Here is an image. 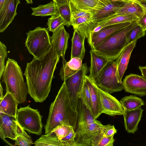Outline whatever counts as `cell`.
Instances as JSON below:
<instances>
[{
  "label": "cell",
  "instance_id": "6da1fadb",
  "mask_svg": "<svg viewBox=\"0 0 146 146\" xmlns=\"http://www.w3.org/2000/svg\"><path fill=\"white\" fill-rule=\"evenodd\" d=\"M59 59L52 46L42 56L27 63L24 74L28 93L35 102H42L48 96Z\"/></svg>",
  "mask_w": 146,
  "mask_h": 146
},
{
  "label": "cell",
  "instance_id": "7a4b0ae2",
  "mask_svg": "<svg viewBox=\"0 0 146 146\" xmlns=\"http://www.w3.org/2000/svg\"><path fill=\"white\" fill-rule=\"evenodd\" d=\"M69 98L65 81H64L54 101L51 104L46 125L45 134L58 126L70 125Z\"/></svg>",
  "mask_w": 146,
  "mask_h": 146
},
{
  "label": "cell",
  "instance_id": "3957f363",
  "mask_svg": "<svg viewBox=\"0 0 146 146\" xmlns=\"http://www.w3.org/2000/svg\"><path fill=\"white\" fill-rule=\"evenodd\" d=\"M2 77L6 92L10 93L19 104L25 102L28 93V88L21 68L16 61L8 58Z\"/></svg>",
  "mask_w": 146,
  "mask_h": 146
},
{
  "label": "cell",
  "instance_id": "277c9868",
  "mask_svg": "<svg viewBox=\"0 0 146 146\" xmlns=\"http://www.w3.org/2000/svg\"><path fill=\"white\" fill-rule=\"evenodd\" d=\"M137 21L115 33L92 50L110 61H114L119 57L125 47L127 37L137 24Z\"/></svg>",
  "mask_w": 146,
  "mask_h": 146
},
{
  "label": "cell",
  "instance_id": "5b68a950",
  "mask_svg": "<svg viewBox=\"0 0 146 146\" xmlns=\"http://www.w3.org/2000/svg\"><path fill=\"white\" fill-rule=\"evenodd\" d=\"M49 31L47 28L38 27L27 33L25 46L33 58L42 56L51 48Z\"/></svg>",
  "mask_w": 146,
  "mask_h": 146
},
{
  "label": "cell",
  "instance_id": "8992f818",
  "mask_svg": "<svg viewBox=\"0 0 146 146\" xmlns=\"http://www.w3.org/2000/svg\"><path fill=\"white\" fill-rule=\"evenodd\" d=\"M42 117L38 110L28 105L18 109L16 118L21 126L28 133L40 135L43 128Z\"/></svg>",
  "mask_w": 146,
  "mask_h": 146
},
{
  "label": "cell",
  "instance_id": "52a82bcc",
  "mask_svg": "<svg viewBox=\"0 0 146 146\" xmlns=\"http://www.w3.org/2000/svg\"><path fill=\"white\" fill-rule=\"evenodd\" d=\"M94 81L99 88L110 94L123 89L122 83H119L117 79L115 61H110Z\"/></svg>",
  "mask_w": 146,
  "mask_h": 146
},
{
  "label": "cell",
  "instance_id": "ba28073f",
  "mask_svg": "<svg viewBox=\"0 0 146 146\" xmlns=\"http://www.w3.org/2000/svg\"><path fill=\"white\" fill-rule=\"evenodd\" d=\"M104 126L98 121L76 133V146H98L103 136L101 130Z\"/></svg>",
  "mask_w": 146,
  "mask_h": 146
},
{
  "label": "cell",
  "instance_id": "9c48e42d",
  "mask_svg": "<svg viewBox=\"0 0 146 146\" xmlns=\"http://www.w3.org/2000/svg\"><path fill=\"white\" fill-rule=\"evenodd\" d=\"M71 25L74 29H77L86 38L96 26L92 15L87 11L78 10L71 5Z\"/></svg>",
  "mask_w": 146,
  "mask_h": 146
},
{
  "label": "cell",
  "instance_id": "30bf717a",
  "mask_svg": "<svg viewBox=\"0 0 146 146\" xmlns=\"http://www.w3.org/2000/svg\"><path fill=\"white\" fill-rule=\"evenodd\" d=\"M132 23L127 22L109 25L103 27L98 32H90L87 38L88 42L91 50H94L108 38L116 32L127 27Z\"/></svg>",
  "mask_w": 146,
  "mask_h": 146
},
{
  "label": "cell",
  "instance_id": "8fae6325",
  "mask_svg": "<svg viewBox=\"0 0 146 146\" xmlns=\"http://www.w3.org/2000/svg\"><path fill=\"white\" fill-rule=\"evenodd\" d=\"M126 3L110 0H98L96 6L89 12L92 15L96 24L115 13Z\"/></svg>",
  "mask_w": 146,
  "mask_h": 146
},
{
  "label": "cell",
  "instance_id": "7c38bea8",
  "mask_svg": "<svg viewBox=\"0 0 146 146\" xmlns=\"http://www.w3.org/2000/svg\"><path fill=\"white\" fill-rule=\"evenodd\" d=\"M23 129L16 118L0 112V135L3 137L15 140Z\"/></svg>",
  "mask_w": 146,
  "mask_h": 146
},
{
  "label": "cell",
  "instance_id": "4fadbf2b",
  "mask_svg": "<svg viewBox=\"0 0 146 146\" xmlns=\"http://www.w3.org/2000/svg\"><path fill=\"white\" fill-rule=\"evenodd\" d=\"M98 121L95 119L92 110L88 106L82 89L78 99V125L76 133Z\"/></svg>",
  "mask_w": 146,
  "mask_h": 146
},
{
  "label": "cell",
  "instance_id": "5bb4252c",
  "mask_svg": "<svg viewBox=\"0 0 146 146\" xmlns=\"http://www.w3.org/2000/svg\"><path fill=\"white\" fill-rule=\"evenodd\" d=\"M122 84L126 92L140 97L146 95V79L142 76L131 74L125 77Z\"/></svg>",
  "mask_w": 146,
  "mask_h": 146
},
{
  "label": "cell",
  "instance_id": "9a60e30c",
  "mask_svg": "<svg viewBox=\"0 0 146 146\" xmlns=\"http://www.w3.org/2000/svg\"><path fill=\"white\" fill-rule=\"evenodd\" d=\"M102 107V113L111 116L123 115L124 109L120 102L110 94L99 88Z\"/></svg>",
  "mask_w": 146,
  "mask_h": 146
},
{
  "label": "cell",
  "instance_id": "2e32d148",
  "mask_svg": "<svg viewBox=\"0 0 146 146\" xmlns=\"http://www.w3.org/2000/svg\"><path fill=\"white\" fill-rule=\"evenodd\" d=\"M20 0H5L0 9V32L3 33L7 28L17 15V9Z\"/></svg>",
  "mask_w": 146,
  "mask_h": 146
},
{
  "label": "cell",
  "instance_id": "e0dca14e",
  "mask_svg": "<svg viewBox=\"0 0 146 146\" xmlns=\"http://www.w3.org/2000/svg\"><path fill=\"white\" fill-rule=\"evenodd\" d=\"M69 34L65 30L64 26L59 29L53 33L50 37L51 42L57 55L62 59L68 48Z\"/></svg>",
  "mask_w": 146,
  "mask_h": 146
},
{
  "label": "cell",
  "instance_id": "ac0fdd59",
  "mask_svg": "<svg viewBox=\"0 0 146 146\" xmlns=\"http://www.w3.org/2000/svg\"><path fill=\"white\" fill-rule=\"evenodd\" d=\"M85 81L88 86L91 95L92 110L96 119L102 113V107L99 87L89 76L86 75Z\"/></svg>",
  "mask_w": 146,
  "mask_h": 146
},
{
  "label": "cell",
  "instance_id": "d6986e66",
  "mask_svg": "<svg viewBox=\"0 0 146 146\" xmlns=\"http://www.w3.org/2000/svg\"><path fill=\"white\" fill-rule=\"evenodd\" d=\"M143 111L141 108L131 110L124 109V125L127 133L134 134L137 131Z\"/></svg>",
  "mask_w": 146,
  "mask_h": 146
},
{
  "label": "cell",
  "instance_id": "ffe728a7",
  "mask_svg": "<svg viewBox=\"0 0 146 146\" xmlns=\"http://www.w3.org/2000/svg\"><path fill=\"white\" fill-rule=\"evenodd\" d=\"M137 40L126 46L119 57L115 61L117 66V75L118 82L122 83V79L126 71L131 53L135 47Z\"/></svg>",
  "mask_w": 146,
  "mask_h": 146
},
{
  "label": "cell",
  "instance_id": "44dd1931",
  "mask_svg": "<svg viewBox=\"0 0 146 146\" xmlns=\"http://www.w3.org/2000/svg\"><path fill=\"white\" fill-rule=\"evenodd\" d=\"M82 59L79 58H74L67 62L62 59V66L59 73L61 79L64 81L78 71L81 68Z\"/></svg>",
  "mask_w": 146,
  "mask_h": 146
},
{
  "label": "cell",
  "instance_id": "7402d4cb",
  "mask_svg": "<svg viewBox=\"0 0 146 146\" xmlns=\"http://www.w3.org/2000/svg\"><path fill=\"white\" fill-rule=\"evenodd\" d=\"M90 53L91 61L89 76L94 81L110 61L96 54L92 50Z\"/></svg>",
  "mask_w": 146,
  "mask_h": 146
},
{
  "label": "cell",
  "instance_id": "603a6c76",
  "mask_svg": "<svg viewBox=\"0 0 146 146\" xmlns=\"http://www.w3.org/2000/svg\"><path fill=\"white\" fill-rule=\"evenodd\" d=\"M86 38L77 29H74L72 38L71 58H79L83 59L85 49L84 41Z\"/></svg>",
  "mask_w": 146,
  "mask_h": 146
},
{
  "label": "cell",
  "instance_id": "cb8c5ba5",
  "mask_svg": "<svg viewBox=\"0 0 146 146\" xmlns=\"http://www.w3.org/2000/svg\"><path fill=\"white\" fill-rule=\"evenodd\" d=\"M144 13L143 8L136 0H133L127 3L115 13L103 20L110 19L117 16L126 15H134L139 18Z\"/></svg>",
  "mask_w": 146,
  "mask_h": 146
},
{
  "label": "cell",
  "instance_id": "d4e9b609",
  "mask_svg": "<svg viewBox=\"0 0 146 146\" xmlns=\"http://www.w3.org/2000/svg\"><path fill=\"white\" fill-rule=\"evenodd\" d=\"M0 100V112L16 118L19 103L12 95L6 92Z\"/></svg>",
  "mask_w": 146,
  "mask_h": 146
},
{
  "label": "cell",
  "instance_id": "484cf974",
  "mask_svg": "<svg viewBox=\"0 0 146 146\" xmlns=\"http://www.w3.org/2000/svg\"><path fill=\"white\" fill-rule=\"evenodd\" d=\"M35 146H68L66 142L60 140L53 131L42 135L34 143Z\"/></svg>",
  "mask_w": 146,
  "mask_h": 146
},
{
  "label": "cell",
  "instance_id": "4316f807",
  "mask_svg": "<svg viewBox=\"0 0 146 146\" xmlns=\"http://www.w3.org/2000/svg\"><path fill=\"white\" fill-rule=\"evenodd\" d=\"M31 15L35 16L45 17L59 15L58 7L53 1L45 5H40L36 7H31Z\"/></svg>",
  "mask_w": 146,
  "mask_h": 146
},
{
  "label": "cell",
  "instance_id": "83f0119b",
  "mask_svg": "<svg viewBox=\"0 0 146 146\" xmlns=\"http://www.w3.org/2000/svg\"><path fill=\"white\" fill-rule=\"evenodd\" d=\"M138 19L139 18L133 15H119L98 22L97 23L96 26H99L102 29L109 25L127 22H133L137 21Z\"/></svg>",
  "mask_w": 146,
  "mask_h": 146
},
{
  "label": "cell",
  "instance_id": "f1b7e54d",
  "mask_svg": "<svg viewBox=\"0 0 146 146\" xmlns=\"http://www.w3.org/2000/svg\"><path fill=\"white\" fill-rule=\"evenodd\" d=\"M120 102L123 109L129 110L141 108L145 105L143 100L135 95L125 96L121 99Z\"/></svg>",
  "mask_w": 146,
  "mask_h": 146
},
{
  "label": "cell",
  "instance_id": "f546056e",
  "mask_svg": "<svg viewBox=\"0 0 146 146\" xmlns=\"http://www.w3.org/2000/svg\"><path fill=\"white\" fill-rule=\"evenodd\" d=\"M98 0H70L72 5L79 11L90 12L96 6Z\"/></svg>",
  "mask_w": 146,
  "mask_h": 146
},
{
  "label": "cell",
  "instance_id": "4dcf8cb0",
  "mask_svg": "<svg viewBox=\"0 0 146 146\" xmlns=\"http://www.w3.org/2000/svg\"><path fill=\"white\" fill-rule=\"evenodd\" d=\"M47 25L49 31L52 33L60 28L66 26L65 22L59 15L51 16L48 19Z\"/></svg>",
  "mask_w": 146,
  "mask_h": 146
},
{
  "label": "cell",
  "instance_id": "1f68e13d",
  "mask_svg": "<svg viewBox=\"0 0 146 146\" xmlns=\"http://www.w3.org/2000/svg\"><path fill=\"white\" fill-rule=\"evenodd\" d=\"M146 31H144L141 27L137 24L131 30L127 39L125 47L132 42L144 36Z\"/></svg>",
  "mask_w": 146,
  "mask_h": 146
},
{
  "label": "cell",
  "instance_id": "d6a6232c",
  "mask_svg": "<svg viewBox=\"0 0 146 146\" xmlns=\"http://www.w3.org/2000/svg\"><path fill=\"white\" fill-rule=\"evenodd\" d=\"M59 15L62 17L66 23V26L71 25V11L70 1L68 4L58 7Z\"/></svg>",
  "mask_w": 146,
  "mask_h": 146
},
{
  "label": "cell",
  "instance_id": "836d02e7",
  "mask_svg": "<svg viewBox=\"0 0 146 146\" xmlns=\"http://www.w3.org/2000/svg\"><path fill=\"white\" fill-rule=\"evenodd\" d=\"M24 129L22 133L15 140V145L30 146L34 144L31 136L26 132Z\"/></svg>",
  "mask_w": 146,
  "mask_h": 146
},
{
  "label": "cell",
  "instance_id": "e575fe53",
  "mask_svg": "<svg viewBox=\"0 0 146 146\" xmlns=\"http://www.w3.org/2000/svg\"><path fill=\"white\" fill-rule=\"evenodd\" d=\"M71 125H59L52 131L56 135L58 139L62 140L70 133Z\"/></svg>",
  "mask_w": 146,
  "mask_h": 146
},
{
  "label": "cell",
  "instance_id": "d590c367",
  "mask_svg": "<svg viewBox=\"0 0 146 146\" xmlns=\"http://www.w3.org/2000/svg\"><path fill=\"white\" fill-rule=\"evenodd\" d=\"M5 45L0 42V79H1L5 66V60L7 57L8 52Z\"/></svg>",
  "mask_w": 146,
  "mask_h": 146
},
{
  "label": "cell",
  "instance_id": "8d00e7d4",
  "mask_svg": "<svg viewBox=\"0 0 146 146\" xmlns=\"http://www.w3.org/2000/svg\"><path fill=\"white\" fill-rule=\"evenodd\" d=\"M103 136H111L117 133V130L113 125L108 124L103 126L102 129Z\"/></svg>",
  "mask_w": 146,
  "mask_h": 146
},
{
  "label": "cell",
  "instance_id": "74e56055",
  "mask_svg": "<svg viewBox=\"0 0 146 146\" xmlns=\"http://www.w3.org/2000/svg\"><path fill=\"white\" fill-rule=\"evenodd\" d=\"M82 90L86 100L89 107L92 110V102L90 92L85 80Z\"/></svg>",
  "mask_w": 146,
  "mask_h": 146
},
{
  "label": "cell",
  "instance_id": "f35d334b",
  "mask_svg": "<svg viewBox=\"0 0 146 146\" xmlns=\"http://www.w3.org/2000/svg\"><path fill=\"white\" fill-rule=\"evenodd\" d=\"M113 136H103L98 146H113L115 141Z\"/></svg>",
  "mask_w": 146,
  "mask_h": 146
},
{
  "label": "cell",
  "instance_id": "ab89813d",
  "mask_svg": "<svg viewBox=\"0 0 146 146\" xmlns=\"http://www.w3.org/2000/svg\"><path fill=\"white\" fill-rule=\"evenodd\" d=\"M137 23L144 31H146V12H145L139 18Z\"/></svg>",
  "mask_w": 146,
  "mask_h": 146
},
{
  "label": "cell",
  "instance_id": "60d3db41",
  "mask_svg": "<svg viewBox=\"0 0 146 146\" xmlns=\"http://www.w3.org/2000/svg\"><path fill=\"white\" fill-rule=\"evenodd\" d=\"M55 3L58 7L61 5L68 4L70 2V0H52Z\"/></svg>",
  "mask_w": 146,
  "mask_h": 146
},
{
  "label": "cell",
  "instance_id": "b9f144b4",
  "mask_svg": "<svg viewBox=\"0 0 146 146\" xmlns=\"http://www.w3.org/2000/svg\"><path fill=\"white\" fill-rule=\"evenodd\" d=\"M136 1L142 7L144 12H146V1L142 0H136Z\"/></svg>",
  "mask_w": 146,
  "mask_h": 146
},
{
  "label": "cell",
  "instance_id": "7bdbcfd3",
  "mask_svg": "<svg viewBox=\"0 0 146 146\" xmlns=\"http://www.w3.org/2000/svg\"><path fill=\"white\" fill-rule=\"evenodd\" d=\"M138 68L140 71L142 76L146 79V66H139Z\"/></svg>",
  "mask_w": 146,
  "mask_h": 146
},
{
  "label": "cell",
  "instance_id": "ee69618b",
  "mask_svg": "<svg viewBox=\"0 0 146 146\" xmlns=\"http://www.w3.org/2000/svg\"><path fill=\"white\" fill-rule=\"evenodd\" d=\"M111 1L113 2H119L127 3L128 2L133 0H110Z\"/></svg>",
  "mask_w": 146,
  "mask_h": 146
},
{
  "label": "cell",
  "instance_id": "f6af8a7d",
  "mask_svg": "<svg viewBox=\"0 0 146 146\" xmlns=\"http://www.w3.org/2000/svg\"><path fill=\"white\" fill-rule=\"evenodd\" d=\"M0 100H2L4 97L3 93V89L1 84H0Z\"/></svg>",
  "mask_w": 146,
  "mask_h": 146
},
{
  "label": "cell",
  "instance_id": "bcb514c9",
  "mask_svg": "<svg viewBox=\"0 0 146 146\" xmlns=\"http://www.w3.org/2000/svg\"><path fill=\"white\" fill-rule=\"evenodd\" d=\"M0 137L1 138L3 139L4 142H5V143H7V144L11 146H13V145L10 143L8 142L7 140H6L5 138L3 137L2 135H0Z\"/></svg>",
  "mask_w": 146,
  "mask_h": 146
},
{
  "label": "cell",
  "instance_id": "7dc6e473",
  "mask_svg": "<svg viewBox=\"0 0 146 146\" xmlns=\"http://www.w3.org/2000/svg\"><path fill=\"white\" fill-rule=\"evenodd\" d=\"M5 0H0V9L2 7Z\"/></svg>",
  "mask_w": 146,
  "mask_h": 146
},
{
  "label": "cell",
  "instance_id": "c3c4849f",
  "mask_svg": "<svg viewBox=\"0 0 146 146\" xmlns=\"http://www.w3.org/2000/svg\"><path fill=\"white\" fill-rule=\"evenodd\" d=\"M27 4H32L33 2L32 0H25Z\"/></svg>",
  "mask_w": 146,
  "mask_h": 146
},
{
  "label": "cell",
  "instance_id": "681fc988",
  "mask_svg": "<svg viewBox=\"0 0 146 146\" xmlns=\"http://www.w3.org/2000/svg\"><path fill=\"white\" fill-rule=\"evenodd\" d=\"M143 0V1H146V0Z\"/></svg>",
  "mask_w": 146,
  "mask_h": 146
}]
</instances>
